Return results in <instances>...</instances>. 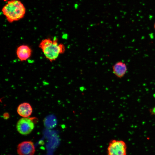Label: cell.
<instances>
[{"mask_svg": "<svg viewBox=\"0 0 155 155\" xmlns=\"http://www.w3.org/2000/svg\"><path fill=\"white\" fill-rule=\"evenodd\" d=\"M113 72L117 77L121 78L126 74L127 71L125 63L121 61L116 63L113 66Z\"/></svg>", "mask_w": 155, "mask_h": 155, "instance_id": "7", "label": "cell"}, {"mask_svg": "<svg viewBox=\"0 0 155 155\" xmlns=\"http://www.w3.org/2000/svg\"><path fill=\"white\" fill-rule=\"evenodd\" d=\"M35 151L34 145L31 141L23 142L18 144L17 152L19 155H34Z\"/></svg>", "mask_w": 155, "mask_h": 155, "instance_id": "5", "label": "cell"}, {"mask_svg": "<svg viewBox=\"0 0 155 155\" xmlns=\"http://www.w3.org/2000/svg\"><path fill=\"white\" fill-rule=\"evenodd\" d=\"M34 127V124L32 120L28 117L21 118L16 125L18 131L23 135H27L30 133Z\"/></svg>", "mask_w": 155, "mask_h": 155, "instance_id": "4", "label": "cell"}, {"mask_svg": "<svg viewBox=\"0 0 155 155\" xmlns=\"http://www.w3.org/2000/svg\"><path fill=\"white\" fill-rule=\"evenodd\" d=\"M16 54L18 58L20 61H24L30 57L32 50L28 46L22 45L17 48Z\"/></svg>", "mask_w": 155, "mask_h": 155, "instance_id": "6", "label": "cell"}, {"mask_svg": "<svg viewBox=\"0 0 155 155\" xmlns=\"http://www.w3.org/2000/svg\"><path fill=\"white\" fill-rule=\"evenodd\" d=\"M3 0L4 1H7V0Z\"/></svg>", "mask_w": 155, "mask_h": 155, "instance_id": "11", "label": "cell"}, {"mask_svg": "<svg viewBox=\"0 0 155 155\" xmlns=\"http://www.w3.org/2000/svg\"><path fill=\"white\" fill-rule=\"evenodd\" d=\"M127 146L123 141L113 140L109 144L108 155H127Z\"/></svg>", "mask_w": 155, "mask_h": 155, "instance_id": "3", "label": "cell"}, {"mask_svg": "<svg viewBox=\"0 0 155 155\" xmlns=\"http://www.w3.org/2000/svg\"><path fill=\"white\" fill-rule=\"evenodd\" d=\"M2 12L7 21L12 23L22 18L26 9L24 4L18 0L8 1L3 7Z\"/></svg>", "mask_w": 155, "mask_h": 155, "instance_id": "2", "label": "cell"}, {"mask_svg": "<svg viewBox=\"0 0 155 155\" xmlns=\"http://www.w3.org/2000/svg\"><path fill=\"white\" fill-rule=\"evenodd\" d=\"M154 30H155V22L154 23Z\"/></svg>", "mask_w": 155, "mask_h": 155, "instance_id": "10", "label": "cell"}, {"mask_svg": "<svg viewBox=\"0 0 155 155\" xmlns=\"http://www.w3.org/2000/svg\"><path fill=\"white\" fill-rule=\"evenodd\" d=\"M32 109L28 103L24 102L20 104L18 107L17 111L20 116L26 117L29 116L32 113Z\"/></svg>", "mask_w": 155, "mask_h": 155, "instance_id": "8", "label": "cell"}, {"mask_svg": "<svg viewBox=\"0 0 155 155\" xmlns=\"http://www.w3.org/2000/svg\"><path fill=\"white\" fill-rule=\"evenodd\" d=\"M39 47L45 57L51 62L55 61L59 55L64 53L65 50L64 45L59 44L56 37L53 40L49 38L42 40L40 43Z\"/></svg>", "mask_w": 155, "mask_h": 155, "instance_id": "1", "label": "cell"}, {"mask_svg": "<svg viewBox=\"0 0 155 155\" xmlns=\"http://www.w3.org/2000/svg\"><path fill=\"white\" fill-rule=\"evenodd\" d=\"M151 111V112L152 113L155 115V107L152 109Z\"/></svg>", "mask_w": 155, "mask_h": 155, "instance_id": "9", "label": "cell"}]
</instances>
